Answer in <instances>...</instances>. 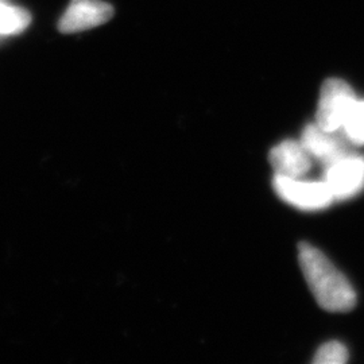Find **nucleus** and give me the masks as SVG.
<instances>
[{
	"label": "nucleus",
	"instance_id": "1",
	"mask_svg": "<svg viewBox=\"0 0 364 364\" xmlns=\"http://www.w3.org/2000/svg\"><path fill=\"white\" fill-rule=\"evenodd\" d=\"M299 262L308 287L323 309L328 312L351 311L356 304L353 287L320 250L299 243Z\"/></svg>",
	"mask_w": 364,
	"mask_h": 364
},
{
	"label": "nucleus",
	"instance_id": "2",
	"mask_svg": "<svg viewBox=\"0 0 364 364\" xmlns=\"http://www.w3.org/2000/svg\"><path fill=\"white\" fill-rule=\"evenodd\" d=\"M273 188L281 200L301 210H321L335 201L324 181H304L275 173Z\"/></svg>",
	"mask_w": 364,
	"mask_h": 364
},
{
	"label": "nucleus",
	"instance_id": "3",
	"mask_svg": "<svg viewBox=\"0 0 364 364\" xmlns=\"http://www.w3.org/2000/svg\"><path fill=\"white\" fill-rule=\"evenodd\" d=\"M355 102L356 95L348 82L340 78L326 80L320 92L316 123L323 130L331 132L341 130Z\"/></svg>",
	"mask_w": 364,
	"mask_h": 364
},
{
	"label": "nucleus",
	"instance_id": "4",
	"mask_svg": "<svg viewBox=\"0 0 364 364\" xmlns=\"http://www.w3.org/2000/svg\"><path fill=\"white\" fill-rule=\"evenodd\" d=\"M326 182L335 201H343L359 195L364 189V156L344 153L324 165Z\"/></svg>",
	"mask_w": 364,
	"mask_h": 364
},
{
	"label": "nucleus",
	"instance_id": "5",
	"mask_svg": "<svg viewBox=\"0 0 364 364\" xmlns=\"http://www.w3.org/2000/svg\"><path fill=\"white\" fill-rule=\"evenodd\" d=\"M114 16V7L103 0H72L58 22L63 34H73L107 23Z\"/></svg>",
	"mask_w": 364,
	"mask_h": 364
},
{
	"label": "nucleus",
	"instance_id": "6",
	"mask_svg": "<svg viewBox=\"0 0 364 364\" xmlns=\"http://www.w3.org/2000/svg\"><path fill=\"white\" fill-rule=\"evenodd\" d=\"M270 164L277 174L301 178L312 168V156L297 141H284L270 151Z\"/></svg>",
	"mask_w": 364,
	"mask_h": 364
},
{
	"label": "nucleus",
	"instance_id": "7",
	"mask_svg": "<svg viewBox=\"0 0 364 364\" xmlns=\"http://www.w3.org/2000/svg\"><path fill=\"white\" fill-rule=\"evenodd\" d=\"M338 132L323 130L317 123H311L302 131L299 142L312 158L326 165L338 156L347 153V149L341 142Z\"/></svg>",
	"mask_w": 364,
	"mask_h": 364
},
{
	"label": "nucleus",
	"instance_id": "8",
	"mask_svg": "<svg viewBox=\"0 0 364 364\" xmlns=\"http://www.w3.org/2000/svg\"><path fill=\"white\" fill-rule=\"evenodd\" d=\"M31 23V15L25 9L10 6L0 0V36H15Z\"/></svg>",
	"mask_w": 364,
	"mask_h": 364
},
{
	"label": "nucleus",
	"instance_id": "9",
	"mask_svg": "<svg viewBox=\"0 0 364 364\" xmlns=\"http://www.w3.org/2000/svg\"><path fill=\"white\" fill-rule=\"evenodd\" d=\"M348 142L364 146V100L356 99L341 127Z\"/></svg>",
	"mask_w": 364,
	"mask_h": 364
},
{
	"label": "nucleus",
	"instance_id": "10",
	"mask_svg": "<svg viewBox=\"0 0 364 364\" xmlns=\"http://www.w3.org/2000/svg\"><path fill=\"white\" fill-rule=\"evenodd\" d=\"M348 360L347 348L338 341H329L318 348L313 363L316 364H344Z\"/></svg>",
	"mask_w": 364,
	"mask_h": 364
}]
</instances>
